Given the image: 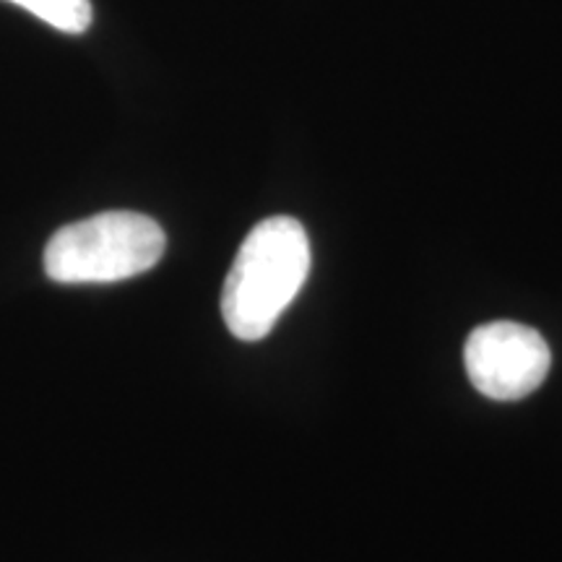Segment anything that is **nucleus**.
<instances>
[{
  "instance_id": "obj_1",
  "label": "nucleus",
  "mask_w": 562,
  "mask_h": 562,
  "mask_svg": "<svg viewBox=\"0 0 562 562\" xmlns=\"http://www.w3.org/2000/svg\"><path fill=\"white\" fill-rule=\"evenodd\" d=\"M311 273V240L292 216L256 224L237 250L222 290V315L240 341H261Z\"/></svg>"
},
{
  "instance_id": "obj_2",
  "label": "nucleus",
  "mask_w": 562,
  "mask_h": 562,
  "mask_svg": "<svg viewBox=\"0 0 562 562\" xmlns=\"http://www.w3.org/2000/svg\"><path fill=\"white\" fill-rule=\"evenodd\" d=\"M165 229L138 211H102L66 224L45 248V271L58 284H110L154 269Z\"/></svg>"
},
{
  "instance_id": "obj_3",
  "label": "nucleus",
  "mask_w": 562,
  "mask_h": 562,
  "mask_svg": "<svg viewBox=\"0 0 562 562\" xmlns=\"http://www.w3.org/2000/svg\"><path fill=\"white\" fill-rule=\"evenodd\" d=\"M469 381L482 396L518 402L544 383L552 355L537 328L513 321L484 323L463 347Z\"/></svg>"
},
{
  "instance_id": "obj_4",
  "label": "nucleus",
  "mask_w": 562,
  "mask_h": 562,
  "mask_svg": "<svg viewBox=\"0 0 562 562\" xmlns=\"http://www.w3.org/2000/svg\"><path fill=\"white\" fill-rule=\"evenodd\" d=\"M9 3L21 5L32 16L66 34H83L91 26L89 0H9Z\"/></svg>"
}]
</instances>
